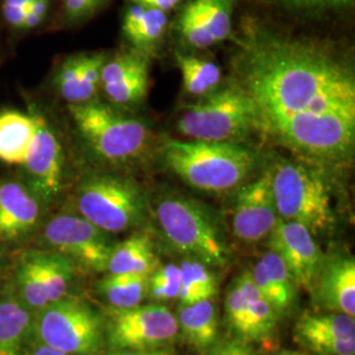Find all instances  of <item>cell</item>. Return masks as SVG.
Masks as SVG:
<instances>
[{"instance_id": "19", "label": "cell", "mask_w": 355, "mask_h": 355, "mask_svg": "<svg viewBox=\"0 0 355 355\" xmlns=\"http://www.w3.org/2000/svg\"><path fill=\"white\" fill-rule=\"evenodd\" d=\"M168 28L170 13L128 3L121 31L133 51L149 57L161 45Z\"/></svg>"}, {"instance_id": "24", "label": "cell", "mask_w": 355, "mask_h": 355, "mask_svg": "<svg viewBox=\"0 0 355 355\" xmlns=\"http://www.w3.org/2000/svg\"><path fill=\"white\" fill-rule=\"evenodd\" d=\"M292 19L324 21L345 19L353 12L355 0H252Z\"/></svg>"}, {"instance_id": "4", "label": "cell", "mask_w": 355, "mask_h": 355, "mask_svg": "<svg viewBox=\"0 0 355 355\" xmlns=\"http://www.w3.org/2000/svg\"><path fill=\"white\" fill-rule=\"evenodd\" d=\"M155 217L166 240L179 253L209 267L228 263V245L223 232L202 204L170 195L155 205Z\"/></svg>"}, {"instance_id": "9", "label": "cell", "mask_w": 355, "mask_h": 355, "mask_svg": "<svg viewBox=\"0 0 355 355\" xmlns=\"http://www.w3.org/2000/svg\"><path fill=\"white\" fill-rule=\"evenodd\" d=\"M177 316L165 305H137L110 311L107 341L116 352H140L165 347L178 336Z\"/></svg>"}, {"instance_id": "6", "label": "cell", "mask_w": 355, "mask_h": 355, "mask_svg": "<svg viewBox=\"0 0 355 355\" xmlns=\"http://www.w3.org/2000/svg\"><path fill=\"white\" fill-rule=\"evenodd\" d=\"M177 128L187 140L240 144L257 133V121L249 98L233 82L184 108Z\"/></svg>"}, {"instance_id": "17", "label": "cell", "mask_w": 355, "mask_h": 355, "mask_svg": "<svg viewBox=\"0 0 355 355\" xmlns=\"http://www.w3.org/2000/svg\"><path fill=\"white\" fill-rule=\"evenodd\" d=\"M313 288L318 300L330 312L355 316V261L337 255L324 259Z\"/></svg>"}, {"instance_id": "20", "label": "cell", "mask_w": 355, "mask_h": 355, "mask_svg": "<svg viewBox=\"0 0 355 355\" xmlns=\"http://www.w3.org/2000/svg\"><path fill=\"white\" fill-rule=\"evenodd\" d=\"M32 309L11 288L0 295V355H23L35 320Z\"/></svg>"}, {"instance_id": "13", "label": "cell", "mask_w": 355, "mask_h": 355, "mask_svg": "<svg viewBox=\"0 0 355 355\" xmlns=\"http://www.w3.org/2000/svg\"><path fill=\"white\" fill-rule=\"evenodd\" d=\"M267 240L268 249L283 259L295 284L312 290L324 261L315 234L300 223L279 218Z\"/></svg>"}, {"instance_id": "8", "label": "cell", "mask_w": 355, "mask_h": 355, "mask_svg": "<svg viewBox=\"0 0 355 355\" xmlns=\"http://www.w3.org/2000/svg\"><path fill=\"white\" fill-rule=\"evenodd\" d=\"M33 333L40 343L67 355H98L105 338V322L91 305L64 297L37 311Z\"/></svg>"}, {"instance_id": "42", "label": "cell", "mask_w": 355, "mask_h": 355, "mask_svg": "<svg viewBox=\"0 0 355 355\" xmlns=\"http://www.w3.org/2000/svg\"><path fill=\"white\" fill-rule=\"evenodd\" d=\"M29 355H67L62 353V352H60V350H57V349H54V347H51V346H48V345H44V343H41V346H38L36 350H33L32 353Z\"/></svg>"}, {"instance_id": "23", "label": "cell", "mask_w": 355, "mask_h": 355, "mask_svg": "<svg viewBox=\"0 0 355 355\" xmlns=\"http://www.w3.org/2000/svg\"><path fill=\"white\" fill-rule=\"evenodd\" d=\"M159 266L152 240L148 234L136 233L114 245L108 262V274H139L150 277Z\"/></svg>"}, {"instance_id": "34", "label": "cell", "mask_w": 355, "mask_h": 355, "mask_svg": "<svg viewBox=\"0 0 355 355\" xmlns=\"http://www.w3.org/2000/svg\"><path fill=\"white\" fill-rule=\"evenodd\" d=\"M82 62L83 54H76L74 57H70L61 64L55 76V86L60 95L70 104L79 103V80Z\"/></svg>"}, {"instance_id": "43", "label": "cell", "mask_w": 355, "mask_h": 355, "mask_svg": "<svg viewBox=\"0 0 355 355\" xmlns=\"http://www.w3.org/2000/svg\"><path fill=\"white\" fill-rule=\"evenodd\" d=\"M278 355H305L303 353H297V352H283Z\"/></svg>"}, {"instance_id": "15", "label": "cell", "mask_w": 355, "mask_h": 355, "mask_svg": "<svg viewBox=\"0 0 355 355\" xmlns=\"http://www.w3.org/2000/svg\"><path fill=\"white\" fill-rule=\"evenodd\" d=\"M295 338L318 355H355V320L345 313H305L295 325Z\"/></svg>"}, {"instance_id": "25", "label": "cell", "mask_w": 355, "mask_h": 355, "mask_svg": "<svg viewBox=\"0 0 355 355\" xmlns=\"http://www.w3.org/2000/svg\"><path fill=\"white\" fill-rule=\"evenodd\" d=\"M183 87L191 96L203 98L220 87L223 74L218 64L193 54L175 53Z\"/></svg>"}, {"instance_id": "11", "label": "cell", "mask_w": 355, "mask_h": 355, "mask_svg": "<svg viewBox=\"0 0 355 355\" xmlns=\"http://www.w3.org/2000/svg\"><path fill=\"white\" fill-rule=\"evenodd\" d=\"M241 0H186L179 8L174 29L179 40L196 51L217 45L233 35L234 15Z\"/></svg>"}, {"instance_id": "32", "label": "cell", "mask_w": 355, "mask_h": 355, "mask_svg": "<svg viewBox=\"0 0 355 355\" xmlns=\"http://www.w3.org/2000/svg\"><path fill=\"white\" fill-rule=\"evenodd\" d=\"M107 61L105 54L94 53L83 54V62L80 69V80H79V103L92 102L101 89L102 83L103 66Z\"/></svg>"}, {"instance_id": "21", "label": "cell", "mask_w": 355, "mask_h": 355, "mask_svg": "<svg viewBox=\"0 0 355 355\" xmlns=\"http://www.w3.org/2000/svg\"><path fill=\"white\" fill-rule=\"evenodd\" d=\"M178 329L191 347L204 352L211 349L218 336V316L214 299L178 308Z\"/></svg>"}, {"instance_id": "37", "label": "cell", "mask_w": 355, "mask_h": 355, "mask_svg": "<svg viewBox=\"0 0 355 355\" xmlns=\"http://www.w3.org/2000/svg\"><path fill=\"white\" fill-rule=\"evenodd\" d=\"M31 1L32 0H3L1 10L10 26L23 29Z\"/></svg>"}, {"instance_id": "18", "label": "cell", "mask_w": 355, "mask_h": 355, "mask_svg": "<svg viewBox=\"0 0 355 355\" xmlns=\"http://www.w3.org/2000/svg\"><path fill=\"white\" fill-rule=\"evenodd\" d=\"M38 220L40 203L35 193L13 180L0 183V240L23 239L36 228Z\"/></svg>"}, {"instance_id": "7", "label": "cell", "mask_w": 355, "mask_h": 355, "mask_svg": "<svg viewBox=\"0 0 355 355\" xmlns=\"http://www.w3.org/2000/svg\"><path fill=\"white\" fill-rule=\"evenodd\" d=\"M79 215L104 232L123 233L144 220L145 193L135 180L114 174L86 178L76 193Z\"/></svg>"}, {"instance_id": "2", "label": "cell", "mask_w": 355, "mask_h": 355, "mask_svg": "<svg viewBox=\"0 0 355 355\" xmlns=\"http://www.w3.org/2000/svg\"><path fill=\"white\" fill-rule=\"evenodd\" d=\"M255 154L239 142L170 140L166 165L192 189L225 192L242 184L253 173Z\"/></svg>"}, {"instance_id": "16", "label": "cell", "mask_w": 355, "mask_h": 355, "mask_svg": "<svg viewBox=\"0 0 355 355\" xmlns=\"http://www.w3.org/2000/svg\"><path fill=\"white\" fill-rule=\"evenodd\" d=\"M149 83L148 55L137 51L117 53L103 66L101 87L117 107H132L144 102Z\"/></svg>"}, {"instance_id": "22", "label": "cell", "mask_w": 355, "mask_h": 355, "mask_svg": "<svg viewBox=\"0 0 355 355\" xmlns=\"http://www.w3.org/2000/svg\"><path fill=\"white\" fill-rule=\"evenodd\" d=\"M36 120L31 114L7 111L0 114V161L21 165L35 137Z\"/></svg>"}, {"instance_id": "10", "label": "cell", "mask_w": 355, "mask_h": 355, "mask_svg": "<svg viewBox=\"0 0 355 355\" xmlns=\"http://www.w3.org/2000/svg\"><path fill=\"white\" fill-rule=\"evenodd\" d=\"M44 239L55 253L95 272H105L114 250L110 233L82 216H55L45 225Z\"/></svg>"}, {"instance_id": "40", "label": "cell", "mask_w": 355, "mask_h": 355, "mask_svg": "<svg viewBox=\"0 0 355 355\" xmlns=\"http://www.w3.org/2000/svg\"><path fill=\"white\" fill-rule=\"evenodd\" d=\"M49 0H32L28 8V13H32L33 16L38 17L40 20H45L48 11H49Z\"/></svg>"}, {"instance_id": "26", "label": "cell", "mask_w": 355, "mask_h": 355, "mask_svg": "<svg viewBox=\"0 0 355 355\" xmlns=\"http://www.w3.org/2000/svg\"><path fill=\"white\" fill-rule=\"evenodd\" d=\"M31 255L44 283L49 304L66 297L74 277L73 262L62 254L55 252L32 250Z\"/></svg>"}, {"instance_id": "14", "label": "cell", "mask_w": 355, "mask_h": 355, "mask_svg": "<svg viewBox=\"0 0 355 355\" xmlns=\"http://www.w3.org/2000/svg\"><path fill=\"white\" fill-rule=\"evenodd\" d=\"M32 114L36 120V130L23 166L26 167L35 195L44 200H51L62 187V148L46 120L37 112Z\"/></svg>"}, {"instance_id": "3", "label": "cell", "mask_w": 355, "mask_h": 355, "mask_svg": "<svg viewBox=\"0 0 355 355\" xmlns=\"http://www.w3.org/2000/svg\"><path fill=\"white\" fill-rule=\"evenodd\" d=\"M271 191L279 218L305 225L313 234L334 224L329 186L312 166L282 158L270 166Z\"/></svg>"}, {"instance_id": "41", "label": "cell", "mask_w": 355, "mask_h": 355, "mask_svg": "<svg viewBox=\"0 0 355 355\" xmlns=\"http://www.w3.org/2000/svg\"><path fill=\"white\" fill-rule=\"evenodd\" d=\"M114 355H174L168 349L161 347V349H154V350H140V352H117Z\"/></svg>"}, {"instance_id": "31", "label": "cell", "mask_w": 355, "mask_h": 355, "mask_svg": "<svg viewBox=\"0 0 355 355\" xmlns=\"http://www.w3.org/2000/svg\"><path fill=\"white\" fill-rule=\"evenodd\" d=\"M225 313L229 327L237 333L242 341H254L253 325L248 304L237 282L232 283L225 299Z\"/></svg>"}, {"instance_id": "27", "label": "cell", "mask_w": 355, "mask_h": 355, "mask_svg": "<svg viewBox=\"0 0 355 355\" xmlns=\"http://www.w3.org/2000/svg\"><path fill=\"white\" fill-rule=\"evenodd\" d=\"M99 292L112 308H133L149 296V277L139 274H108L101 280Z\"/></svg>"}, {"instance_id": "36", "label": "cell", "mask_w": 355, "mask_h": 355, "mask_svg": "<svg viewBox=\"0 0 355 355\" xmlns=\"http://www.w3.org/2000/svg\"><path fill=\"white\" fill-rule=\"evenodd\" d=\"M250 278L253 280L254 286L258 288V291L261 292L267 300L270 302V304L275 308V311L280 313L279 299H278V293L275 291L271 280L267 275L266 268L263 266V263L261 261H258L253 268L249 271Z\"/></svg>"}, {"instance_id": "38", "label": "cell", "mask_w": 355, "mask_h": 355, "mask_svg": "<svg viewBox=\"0 0 355 355\" xmlns=\"http://www.w3.org/2000/svg\"><path fill=\"white\" fill-rule=\"evenodd\" d=\"M208 355H254L253 352L245 345L239 341H228V343H215Z\"/></svg>"}, {"instance_id": "29", "label": "cell", "mask_w": 355, "mask_h": 355, "mask_svg": "<svg viewBox=\"0 0 355 355\" xmlns=\"http://www.w3.org/2000/svg\"><path fill=\"white\" fill-rule=\"evenodd\" d=\"M239 287L245 296L248 309L253 325L254 341H262L268 338L277 327L278 312L270 304L266 297L258 291L250 278L249 271L242 272L236 279Z\"/></svg>"}, {"instance_id": "12", "label": "cell", "mask_w": 355, "mask_h": 355, "mask_svg": "<svg viewBox=\"0 0 355 355\" xmlns=\"http://www.w3.org/2000/svg\"><path fill=\"white\" fill-rule=\"evenodd\" d=\"M278 220L268 167L239 191L232 214V230L240 241L255 243L268 237Z\"/></svg>"}, {"instance_id": "35", "label": "cell", "mask_w": 355, "mask_h": 355, "mask_svg": "<svg viewBox=\"0 0 355 355\" xmlns=\"http://www.w3.org/2000/svg\"><path fill=\"white\" fill-rule=\"evenodd\" d=\"M108 0H62L64 19L69 23H79L94 16Z\"/></svg>"}, {"instance_id": "28", "label": "cell", "mask_w": 355, "mask_h": 355, "mask_svg": "<svg viewBox=\"0 0 355 355\" xmlns=\"http://www.w3.org/2000/svg\"><path fill=\"white\" fill-rule=\"evenodd\" d=\"M180 268V290L178 299L180 304H193L202 300L214 299L218 292V282L211 267L187 258Z\"/></svg>"}, {"instance_id": "1", "label": "cell", "mask_w": 355, "mask_h": 355, "mask_svg": "<svg viewBox=\"0 0 355 355\" xmlns=\"http://www.w3.org/2000/svg\"><path fill=\"white\" fill-rule=\"evenodd\" d=\"M257 133L305 159L343 164L354 152L355 76L328 41L255 15L242 20L234 80Z\"/></svg>"}, {"instance_id": "39", "label": "cell", "mask_w": 355, "mask_h": 355, "mask_svg": "<svg viewBox=\"0 0 355 355\" xmlns=\"http://www.w3.org/2000/svg\"><path fill=\"white\" fill-rule=\"evenodd\" d=\"M127 1L170 13L178 10L186 0H127Z\"/></svg>"}, {"instance_id": "33", "label": "cell", "mask_w": 355, "mask_h": 355, "mask_svg": "<svg viewBox=\"0 0 355 355\" xmlns=\"http://www.w3.org/2000/svg\"><path fill=\"white\" fill-rule=\"evenodd\" d=\"M179 290L180 268L177 265H159L149 277V296L157 302L178 299Z\"/></svg>"}, {"instance_id": "5", "label": "cell", "mask_w": 355, "mask_h": 355, "mask_svg": "<svg viewBox=\"0 0 355 355\" xmlns=\"http://www.w3.org/2000/svg\"><path fill=\"white\" fill-rule=\"evenodd\" d=\"M70 114L89 149L110 162L140 159L152 146V130L139 119L102 103L70 104Z\"/></svg>"}, {"instance_id": "30", "label": "cell", "mask_w": 355, "mask_h": 355, "mask_svg": "<svg viewBox=\"0 0 355 355\" xmlns=\"http://www.w3.org/2000/svg\"><path fill=\"white\" fill-rule=\"evenodd\" d=\"M259 261L263 263L267 275L278 293L280 313L288 311L295 302L296 290H297V286L293 282L290 270L287 268L279 255L271 250L263 254Z\"/></svg>"}]
</instances>
